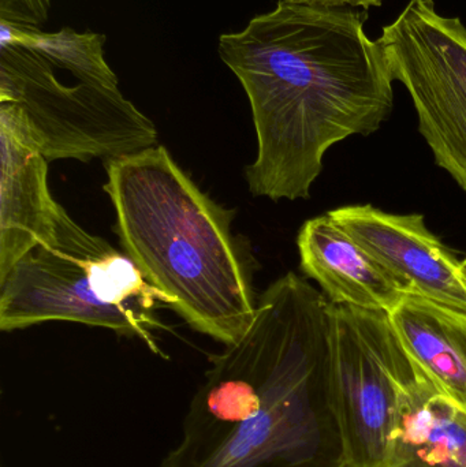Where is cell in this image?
Returning <instances> with one entry per match:
<instances>
[{
	"mask_svg": "<svg viewBox=\"0 0 466 467\" xmlns=\"http://www.w3.org/2000/svg\"><path fill=\"white\" fill-rule=\"evenodd\" d=\"M367 11L279 0L241 32L219 37L218 52L251 103L257 158L246 167L256 197L308 200L334 145L371 136L393 111V79Z\"/></svg>",
	"mask_w": 466,
	"mask_h": 467,
	"instance_id": "cell-2",
	"label": "cell"
},
{
	"mask_svg": "<svg viewBox=\"0 0 466 467\" xmlns=\"http://www.w3.org/2000/svg\"><path fill=\"white\" fill-rule=\"evenodd\" d=\"M106 36L79 33L71 27L43 32L40 27L0 21V46H16L37 52L55 67L67 70L78 82L119 89L117 74L104 57Z\"/></svg>",
	"mask_w": 466,
	"mask_h": 467,
	"instance_id": "cell-13",
	"label": "cell"
},
{
	"mask_svg": "<svg viewBox=\"0 0 466 467\" xmlns=\"http://www.w3.org/2000/svg\"><path fill=\"white\" fill-rule=\"evenodd\" d=\"M388 317L419 367L466 411V313L408 294Z\"/></svg>",
	"mask_w": 466,
	"mask_h": 467,
	"instance_id": "cell-11",
	"label": "cell"
},
{
	"mask_svg": "<svg viewBox=\"0 0 466 467\" xmlns=\"http://www.w3.org/2000/svg\"><path fill=\"white\" fill-rule=\"evenodd\" d=\"M159 304L171 306L126 253L85 232L60 205L51 241L33 247L0 282V329L71 321L139 337L163 356L155 337L166 328Z\"/></svg>",
	"mask_w": 466,
	"mask_h": 467,
	"instance_id": "cell-4",
	"label": "cell"
},
{
	"mask_svg": "<svg viewBox=\"0 0 466 467\" xmlns=\"http://www.w3.org/2000/svg\"><path fill=\"white\" fill-rule=\"evenodd\" d=\"M333 391L347 467H386L404 409L431 383L388 312L334 305ZM434 383V381H432Z\"/></svg>",
	"mask_w": 466,
	"mask_h": 467,
	"instance_id": "cell-6",
	"label": "cell"
},
{
	"mask_svg": "<svg viewBox=\"0 0 466 467\" xmlns=\"http://www.w3.org/2000/svg\"><path fill=\"white\" fill-rule=\"evenodd\" d=\"M408 291L466 313L462 263L426 226L420 213L397 215L372 205L328 213Z\"/></svg>",
	"mask_w": 466,
	"mask_h": 467,
	"instance_id": "cell-8",
	"label": "cell"
},
{
	"mask_svg": "<svg viewBox=\"0 0 466 467\" xmlns=\"http://www.w3.org/2000/svg\"><path fill=\"white\" fill-rule=\"evenodd\" d=\"M49 0H0V21L41 27L48 19Z\"/></svg>",
	"mask_w": 466,
	"mask_h": 467,
	"instance_id": "cell-14",
	"label": "cell"
},
{
	"mask_svg": "<svg viewBox=\"0 0 466 467\" xmlns=\"http://www.w3.org/2000/svg\"><path fill=\"white\" fill-rule=\"evenodd\" d=\"M104 191L126 254L196 331L226 346L251 327V268L232 211L205 194L161 145L107 164Z\"/></svg>",
	"mask_w": 466,
	"mask_h": 467,
	"instance_id": "cell-3",
	"label": "cell"
},
{
	"mask_svg": "<svg viewBox=\"0 0 466 467\" xmlns=\"http://www.w3.org/2000/svg\"><path fill=\"white\" fill-rule=\"evenodd\" d=\"M301 269L334 305L390 313L408 291L328 213L309 219L297 238Z\"/></svg>",
	"mask_w": 466,
	"mask_h": 467,
	"instance_id": "cell-10",
	"label": "cell"
},
{
	"mask_svg": "<svg viewBox=\"0 0 466 467\" xmlns=\"http://www.w3.org/2000/svg\"><path fill=\"white\" fill-rule=\"evenodd\" d=\"M0 282L40 244L51 241L60 205L48 188V161L16 104L0 103Z\"/></svg>",
	"mask_w": 466,
	"mask_h": 467,
	"instance_id": "cell-9",
	"label": "cell"
},
{
	"mask_svg": "<svg viewBox=\"0 0 466 467\" xmlns=\"http://www.w3.org/2000/svg\"><path fill=\"white\" fill-rule=\"evenodd\" d=\"M16 104L47 161L119 159L155 147L158 130L119 89L67 87L37 52L0 46V103Z\"/></svg>",
	"mask_w": 466,
	"mask_h": 467,
	"instance_id": "cell-5",
	"label": "cell"
},
{
	"mask_svg": "<svg viewBox=\"0 0 466 467\" xmlns=\"http://www.w3.org/2000/svg\"><path fill=\"white\" fill-rule=\"evenodd\" d=\"M386 467H466V411L432 381L419 389L404 409Z\"/></svg>",
	"mask_w": 466,
	"mask_h": 467,
	"instance_id": "cell-12",
	"label": "cell"
},
{
	"mask_svg": "<svg viewBox=\"0 0 466 467\" xmlns=\"http://www.w3.org/2000/svg\"><path fill=\"white\" fill-rule=\"evenodd\" d=\"M197 389L161 467H347L333 391V304L289 272Z\"/></svg>",
	"mask_w": 466,
	"mask_h": 467,
	"instance_id": "cell-1",
	"label": "cell"
},
{
	"mask_svg": "<svg viewBox=\"0 0 466 467\" xmlns=\"http://www.w3.org/2000/svg\"><path fill=\"white\" fill-rule=\"evenodd\" d=\"M388 76L412 98L435 163L466 193V27L434 0H410L378 38Z\"/></svg>",
	"mask_w": 466,
	"mask_h": 467,
	"instance_id": "cell-7",
	"label": "cell"
},
{
	"mask_svg": "<svg viewBox=\"0 0 466 467\" xmlns=\"http://www.w3.org/2000/svg\"><path fill=\"white\" fill-rule=\"evenodd\" d=\"M462 269H464L465 275H466V258L464 261H462Z\"/></svg>",
	"mask_w": 466,
	"mask_h": 467,
	"instance_id": "cell-16",
	"label": "cell"
},
{
	"mask_svg": "<svg viewBox=\"0 0 466 467\" xmlns=\"http://www.w3.org/2000/svg\"><path fill=\"white\" fill-rule=\"evenodd\" d=\"M293 5H311V7L342 8L345 5L361 7L368 11L371 7H380L383 0H286Z\"/></svg>",
	"mask_w": 466,
	"mask_h": 467,
	"instance_id": "cell-15",
	"label": "cell"
}]
</instances>
